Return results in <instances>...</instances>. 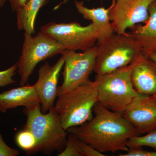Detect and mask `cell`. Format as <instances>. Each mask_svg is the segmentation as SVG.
Returning a JSON list of instances; mask_svg holds the SVG:
<instances>
[{
    "mask_svg": "<svg viewBox=\"0 0 156 156\" xmlns=\"http://www.w3.org/2000/svg\"><path fill=\"white\" fill-rule=\"evenodd\" d=\"M95 116L80 126L66 130L101 153L127 152L128 140L140 135L123 117L122 114L111 111L99 102L93 109Z\"/></svg>",
    "mask_w": 156,
    "mask_h": 156,
    "instance_id": "6da1fadb",
    "label": "cell"
},
{
    "mask_svg": "<svg viewBox=\"0 0 156 156\" xmlns=\"http://www.w3.org/2000/svg\"><path fill=\"white\" fill-rule=\"evenodd\" d=\"M26 122L23 128L33 134L37 143V153L41 152L50 155L55 151L63 150L67 141L68 133L62 125L59 115L54 107L43 113L41 105L33 108H24Z\"/></svg>",
    "mask_w": 156,
    "mask_h": 156,
    "instance_id": "7a4b0ae2",
    "label": "cell"
},
{
    "mask_svg": "<svg viewBox=\"0 0 156 156\" xmlns=\"http://www.w3.org/2000/svg\"><path fill=\"white\" fill-rule=\"evenodd\" d=\"M98 101L95 81L89 80L58 96L54 108L59 115L65 130L80 126L93 118V109Z\"/></svg>",
    "mask_w": 156,
    "mask_h": 156,
    "instance_id": "3957f363",
    "label": "cell"
},
{
    "mask_svg": "<svg viewBox=\"0 0 156 156\" xmlns=\"http://www.w3.org/2000/svg\"><path fill=\"white\" fill-rule=\"evenodd\" d=\"M131 67L132 63L113 72L95 76L98 102L105 108L122 113L139 95L131 82Z\"/></svg>",
    "mask_w": 156,
    "mask_h": 156,
    "instance_id": "277c9868",
    "label": "cell"
},
{
    "mask_svg": "<svg viewBox=\"0 0 156 156\" xmlns=\"http://www.w3.org/2000/svg\"><path fill=\"white\" fill-rule=\"evenodd\" d=\"M97 49L93 72L97 75L109 73L128 66L142 54L129 33L112 34L98 43Z\"/></svg>",
    "mask_w": 156,
    "mask_h": 156,
    "instance_id": "5b68a950",
    "label": "cell"
},
{
    "mask_svg": "<svg viewBox=\"0 0 156 156\" xmlns=\"http://www.w3.org/2000/svg\"><path fill=\"white\" fill-rule=\"evenodd\" d=\"M23 37L21 55L16 63L20 86L28 82L39 62L61 54L65 50L61 44L40 32L35 36L24 32Z\"/></svg>",
    "mask_w": 156,
    "mask_h": 156,
    "instance_id": "8992f818",
    "label": "cell"
},
{
    "mask_svg": "<svg viewBox=\"0 0 156 156\" xmlns=\"http://www.w3.org/2000/svg\"><path fill=\"white\" fill-rule=\"evenodd\" d=\"M40 32L61 44L65 50L85 51L96 46L98 39L97 29L92 23L83 26L77 22H50L42 27Z\"/></svg>",
    "mask_w": 156,
    "mask_h": 156,
    "instance_id": "52a82bcc",
    "label": "cell"
},
{
    "mask_svg": "<svg viewBox=\"0 0 156 156\" xmlns=\"http://www.w3.org/2000/svg\"><path fill=\"white\" fill-rule=\"evenodd\" d=\"M97 45L82 53L64 50L63 81L58 87V96L69 92L89 80L94 67L97 56Z\"/></svg>",
    "mask_w": 156,
    "mask_h": 156,
    "instance_id": "ba28073f",
    "label": "cell"
},
{
    "mask_svg": "<svg viewBox=\"0 0 156 156\" xmlns=\"http://www.w3.org/2000/svg\"><path fill=\"white\" fill-rule=\"evenodd\" d=\"M153 0H112L109 18L114 32L126 33L138 23L148 19V8Z\"/></svg>",
    "mask_w": 156,
    "mask_h": 156,
    "instance_id": "9c48e42d",
    "label": "cell"
},
{
    "mask_svg": "<svg viewBox=\"0 0 156 156\" xmlns=\"http://www.w3.org/2000/svg\"><path fill=\"white\" fill-rule=\"evenodd\" d=\"M140 135L156 130V95L139 94L122 113Z\"/></svg>",
    "mask_w": 156,
    "mask_h": 156,
    "instance_id": "30bf717a",
    "label": "cell"
},
{
    "mask_svg": "<svg viewBox=\"0 0 156 156\" xmlns=\"http://www.w3.org/2000/svg\"><path fill=\"white\" fill-rule=\"evenodd\" d=\"M64 65V58L62 56L53 65L46 62L39 69L37 80L34 86L40 100L42 112L47 113L54 107L58 97V78Z\"/></svg>",
    "mask_w": 156,
    "mask_h": 156,
    "instance_id": "8fae6325",
    "label": "cell"
},
{
    "mask_svg": "<svg viewBox=\"0 0 156 156\" xmlns=\"http://www.w3.org/2000/svg\"><path fill=\"white\" fill-rule=\"evenodd\" d=\"M131 76L137 93L156 95V63L148 56L142 53L132 63Z\"/></svg>",
    "mask_w": 156,
    "mask_h": 156,
    "instance_id": "7c38bea8",
    "label": "cell"
},
{
    "mask_svg": "<svg viewBox=\"0 0 156 156\" xmlns=\"http://www.w3.org/2000/svg\"><path fill=\"white\" fill-rule=\"evenodd\" d=\"M148 12V19L144 25L136 24L129 33L146 56L156 52V0L151 3Z\"/></svg>",
    "mask_w": 156,
    "mask_h": 156,
    "instance_id": "4fadbf2b",
    "label": "cell"
},
{
    "mask_svg": "<svg viewBox=\"0 0 156 156\" xmlns=\"http://www.w3.org/2000/svg\"><path fill=\"white\" fill-rule=\"evenodd\" d=\"M39 105L40 100L34 85H24L0 93V112L3 113L18 107L32 108Z\"/></svg>",
    "mask_w": 156,
    "mask_h": 156,
    "instance_id": "5bb4252c",
    "label": "cell"
},
{
    "mask_svg": "<svg viewBox=\"0 0 156 156\" xmlns=\"http://www.w3.org/2000/svg\"><path fill=\"white\" fill-rule=\"evenodd\" d=\"M75 5L78 12L84 19L92 21L97 29L98 35L97 44L114 33L109 18L112 5L107 9L104 8L89 9L84 6V2L76 1Z\"/></svg>",
    "mask_w": 156,
    "mask_h": 156,
    "instance_id": "9a60e30c",
    "label": "cell"
},
{
    "mask_svg": "<svg viewBox=\"0 0 156 156\" xmlns=\"http://www.w3.org/2000/svg\"><path fill=\"white\" fill-rule=\"evenodd\" d=\"M50 0H27L23 8L16 12L18 30L27 33H35V23L40 9L46 5Z\"/></svg>",
    "mask_w": 156,
    "mask_h": 156,
    "instance_id": "2e32d148",
    "label": "cell"
},
{
    "mask_svg": "<svg viewBox=\"0 0 156 156\" xmlns=\"http://www.w3.org/2000/svg\"><path fill=\"white\" fill-rule=\"evenodd\" d=\"M14 140L17 146L24 151L27 155L37 153V143L31 131L23 128L15 134Z\"/></svg>",
    "mask_w": 156,
    "mask_h": 156,
    "instance_id": "e0dca14e",
    "label": "cell"
},
{
    "mask_svg": "<svg viewBox=\"0 0 156 156\" xmlns=\"http://www.w3.org/2000/svg\"><path fill=\"white\" fill-rule=\"evenodd\" d=\"M128 148L134 147H149L156 151V130L147 134L144 136H134L130 138L127 143Z\"/></svg>",
    "mask_w": 156,
    "mask_h": 156,
    "instance_id": "ac0fdd59",
    "label": "cell"
},
{
    "mask_svg": "<svg viewBox=\"0 0 156 156\" xmlns=\"http://www.w3.org/2000/svg\"><path fill=\"white\" fill-rule=\"evenodd\" d=\"M78 138L73 133H68L65 147L58 156H82L79 151L77 143Z\"/></svg>",
    "mask_w": 156,
    "mask_h": 156,
    "instance_id": "d6986e66",
    "label": "cell"
},
{
    "mask_svg": "<svg viewBox=\"0 0 156 156\" xmlns=\"http://www.w3.org/2000/svg\"><path fill=\"white\" fill-rule=\"evenodd\" d=\"M17 68L16 63L8 69L0 71V87H6L15 83L13 77Z\"/></svg>",
    "mask_w": 156,
    "mask_h": 156,
    "instance_id": "ffe728a7",
    "label": "cell"
},
{
    "mask_svg": "<svg viewBox=\"0 0 156 156\" xmlns=\"http://www.w3.org/2000/svg\"><path fill=\"white\" fill-rule=\"evenodd\" d=\"M78 148L82 156H104L102 153L98 151L91 146L80 139L77 140Z\"/></svg>",
    "mask_w": 156,
    "mask_h": 156,
    "instance_id": "44dd1931",
    "label": "cell"
},
{
    "mask_svg": "<svg viewBox=\"0 0 156 156\" xmlns=\"http://www.w3.org/2000/svg\"><path fill=\"white\" fill-rule=\"evenodd\" d=\"M19 154L18 150L10 147L6 144L0 132V156H17Z\"/></svg>",
    "mask_w": 156,
    "mask_h": 156,
    "instance_id": "7402d4cb",
    "label": "cell"
},
{
    "mask_svg": "<svg viewBox=\"0 0 156 156\" xmlns=\"http://www.w3.org/2000/svg\"><path fill=\"white\" fill-rule=\"evenodd\" d=\"M121 156H156V151H147L142 147L130 148L126 154L120 155Z\"/></svg>",
    "mask_w": 156,
    "mask_h": 156,
    "instance_id": "603a6c76",
    "label": "cell"
},
{
    "mask_svg": "<svg viewBox=\"0 0 156 156\" xmlns=\"http://www.w3.org/2000/svg\"><path fill=\"white\" fill-rule=\"evenodd\" d=\"M11 5L12 11L16 12L23 7L27 0H7Z\"/></svg>",
    "mask_w": 156,
    "mask_h": 156,
    "instance_id": "cb8c5ba5",
    "label": "cell"
},
{
    "mask_svg": "<svg viewBox=\"0 0 156 156\" xmlns=\"http://www.w3.org/2000/svg\"><path fill=\"white\" fill-rule=\"evenodd\" d=\"M148 56L150 58H151L152 60H153L156 63V52L151 53V54H150L148 56Z\"/></svg>",
    "mask_w": 156,
    "mask_h": 156,
    "instance_id": "d4e9b609",
    "label": "cell"
},
{
    "mask_svg": "<svg viewBox=\"0 0 156 156\" xmlns=\"http://www.w3.org/2000/svg\"><path fill=\"white\" fill-rule=\"evenodd\" d=\"M69 0H64V1H63V2H62L61 3H60V4H59V5H57V6H56V7L54 8V10H56V9H58V8H59V7H60V6H61L62 5H63V4H64V3H66V2H67Z\"/></svg>",
    "mask_w": 156,
    "mask_h": 156,
    "instance_id": "484cf974",
    "label": "cell"
},
{
    "mask_svg": "<svg viewBox=\"0 0 156 156\" xmlns=\"http://www.w3.org/2000/svg\"><path fill=\"white\" fill-rule=\"evenodd\" d=\"M7 0H0V8L4 7Z\"/></svg>",
    "mask_w": 156,
    "mask_h": 156,
    "instance_id": "4316f807",
    "label": "cell"
}]
</instances>
